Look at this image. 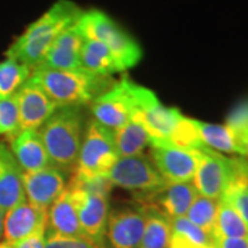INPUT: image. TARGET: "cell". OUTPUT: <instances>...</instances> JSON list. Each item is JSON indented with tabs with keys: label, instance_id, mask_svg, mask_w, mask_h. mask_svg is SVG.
Masks as SVG:
<instances>
[{
	"label": "cell",
	"instance_id": "1",
	"mask_svg": "<svg viewBox=\"0 0 248 248\" xmlns=\"http://www.w3.org/2000/svg\"><path fill=\"white\" fill-rule=\"evenodd\" d=\"M84 10L72 0H57L50 9L14 39L6 51V58L22 63L31 71L37 69L50 47L66 28L75 25Z\"/></svg>",
	"mask_w": 248,
	"mask_h": 248
},
{
	"label": "cell",
	"instance_id": "2",
	"mask_svg": "<svg viewBox=\"0 0 248 248\" xmlns=\"http://www.w3.org/2000/svg\"><path fill=\"white\" fill-rule=\"evenodd\" d=\"M29 80L43 90L58 108L90 105L115 83L112 78L94 76L81 69H35Z\"/></svg>",
	"mask_w": 248,
	"mask_h": 248
},
{
	"label": "cell",
	"instance_id": "3",
	"mask_svg": "<svg viewBox=\"0 0 248 248\" xmlns=\"http://www.w3.org/2000/svg\"><path fill=\"white\" fill-rule=\"evenodd\" d=\"M39 134L51 164L63 172L73 171L84 134V116L80 107L58 108Z\"/></svg>",
	"mask_w": 248,
	"mask_h": 248
},
{
	"label": "cell",
	"instance_id": "4",
	"mask_svg": "<svg viewBox=\"0 0 248 248\" xmlns=\"http://www.w3.org/2000/svg\"><path fill=\"white\" fill-rule=\"evenodd\" d=\"M244 181H248L246 157H229L208 148L200 149V161L193 178L199 195L219 200L231 186Z\"/></svg>",
	"mask_w": 248,
	"mask_h": 248
},
{
	"label": "cell",
	"instance_id": "5",
	"mask_svg": "<svg viewBox=\"0 0 248 248\" xmlns=\"http://www.w3.org/2000/svg\"><path fill=\"white\" fill-rule=\"evenodd\" d=\"M76 25L84 39H94L107 46L123 71L134 68L141 61V46L104 11H84Z\"/></svg>",
	"mask_w": 248,
	"mask_h": 248
},
{
	"label": "cell",
	"instance_id": "6",
	"mask_svg": "<svg viewBox=\"0 0 248 248\" xmlns=\"http://www.w3.org/2000/svg\"><path fill=\"white\" fill-rule=\"evenodd\" d=\"M119 160L115 135L97 120H90L83 134L79 157L73 169V177H107V174Z\"/></svg>",
	"mask_w": 248,
	"mask_h": 248
},
{
	"label": "cell",
	"instance_id": "7",
	"mask_svg": "<svg viewBox=\"0 0 248 248\" xmlns=\"http://www.w3.org/2000/svg\"><path fill=\"white\" fill-rule=\"evenodd\" d=\"M143 89L127 76L115 81L110 89L90 104L94 120L112 131L123 127L140 107Z\"/></svg>",
	"mask_w": 248,
	"mask_h": 248
},
{
	"label": "cell",
	"instance_id": "8",
	"mask_svg": "<svg viewBox=\"0 0 248 248\" xmlns=\"http://www.w3.org/2000/svg\"><path fill=\"white\" fill-rule=\"evenodd\" d=\"M113 186L133 192L135 197L153 195L169 185L151 160L143 155L131 157H119L107 174Z\"/></svg>",
	"mask_w": 248,
	"mask_h": 248
},
{
	"label": "cell",
	"instance_id": "9",
	"mask_svg": "<svg viewBox=\"0 0 248 248\" xmlns=\"http://www.w3.org/2000/svg\"><path fill=\"white\" fill-rule=\"evenodd\" d=\"M68 187L76 197L80 228L84 239L98 246H104L108 218L110 213L109 193L87 190L73 182H69Z\"/></svg>",
	"mask_w": 248,
	"mask_h": 248
},
{
	"label": "cell",
	"instance_id": "10",
	"mask_svg": "<svg viewBox=\"0 0 248 248\" xmlns=\"http://www.w3.org/2000/svg\"><path fill=\"white\" fill-rule=\"evenodd\" d=\"M151 161L167 184L193 182L200 151L182 149L169 143L151 146Z\"/></svg>",
	"mask_w": 248,
	"mask_h": 248
},
{
	"label": "cell",
	"instance_id": "11",
	"mask_svg": "<svg viewBox=\"0 0 248 248\" xmlns=\"http://www.w3.org/2000/svg\"><path fill=\"white\" fill-rule=\"evenodd\" d=\"M182 116L177 108L164 107L152 90L142 101L140 109L134 113V117L141 122L149 134L151 146L169 143L170 137Z\"/></svg>",
	"mask_w": 248,
	"mask_h": 248
},
{
	"label": "cell",
	"instance_id": "12",
	"mask_svg": "<svg viewBox=\"0 0 248 248\" xmlns=\"http://www.w3.org/2000/svg\"><path fill=\"white\" fill-rule=\"evenodd\" d=\"M145 229L141 205L122 207L109 213L105 240L110 248H140Z\"/></svg>",
	"mask_w": 248,
	"mask_h": 248
},
{
	"label": "cell",
	"instance_id": "13",
	"mask_svg": "<svg viewBox=\"0 0 248 248\" xmlns=\"http://www.w3.org/2000/svg\"><path fill=\"white\" fill-rule=\"evenodd\" d=\"M65 178L66 172L54 166L32 172H24L22 182L27 202L39 208L48 210L65 190Z\"/></svg>",
	"mask_w": 248,
	"mask_h": 248
},
{
	"label": "cell",
	"instance_id": "14",
	"mask_svg": "<svg viewBox=\"0 0 248 248\" xmlns=\"http://www.w3.org/2000/svg\"><path fill=\"white\" fill-rule=\"evenodd\" d=\"M16 97L19 110V131L39 130L58 109L51 98L29 79L16 93Z\"/></svg>",
	"mask_w": 248,
	"mask_h": 248
},
{
	"label": "cell",
	"instance_id": "15",
	"mask_svg": "<svg viewBox=\"0 0 248 248\" xmlns=\"http://www.w3.org/2000/svg\"><path fill=\"white\" fill-rule=\"evenodd\" d=\"M40 229H47V210L39 208L27 200L4 213L3 241L13 244L27 239Z\"/></svg>",
	"mask_w": 248,
	"mask_h": 248
},
{
	"label": "cell",
	"instance_id": "16",
	"mask_svg": "<svg viewBox=\"0 0 248 248\" xmlns=\"http://www.w3.org/2000/svg\"><path fill=\"white\" fill-rule=\"evenodd\" d=\"M199 196L193 182L186 184H169L164 189L153 195L135 197L137 203L152 205L167 215L170 219L185 217L187 210Z\"/></svg>",
	"mask_w": 248,
	"mask_h": 248
},
{
	"label": "cell",
	"instance_id": "17",
	"mask_svg": "<svg viewBox=\"0 0 248 248\" xmlns=\"http://www.w3.org/2000/svg\"><path fill=\"white\" fill-rule=\"evenodd\" d=\"M78 24V22H76ZM66 28L50 47L46 58L37 69L78 71L80 69V53L84 37L78 25Z\"/></svg>",
	"mask_w": 248,
	"mask_h": 248
},
{
	"label": "cell",
	"instance_id": "18",
	"mask_svg": "<svg viewBox=\"0 0 248 248\" xmlns=\"http://www.w3.org/2000/svg\"><path fill=\"white\" fill-rule=\"evenodd\" d=\"M10 151L24 172L53 166L39 130H22L10 138Z\"/></svg>",
	"mask_w": 248,
	"mask_h": 248
},
{
	"label": "cell",
	"instance_id": "19",
	"mask_svg": "<svg viewBox=\"0 0 248 248\" xmlns=\"http://www.w3.org/2000/svg\"><path fill=\"white\" fill-rule=\"evenodd\" d=\"M22 174L9 146L0 142V211L3 214L27 200Z\"/></svg>",
	"mask_w": 248,
	"mask_h": 248
},
{
	"label": "cell",
	"instance_id": "20",
	"mask_svg": "<svg viewBox=\"0 0 248 248\" xmlns=\"http://www.w3.org/2000/svg\"><path fill=\"white\" fill-rule=\"evenodd\" d=\"M47 231L68 237H84L80 228L76 197L68 186L47 210Z\"/></svg>",
	"mask_w": 248,
	"mask_h": 248
},
{
	"label": "cell",
	"instance_id": "21",
	"mask_svg": "<svg viewBox=\"0 0 248 248\" xmlns=\"http://www.w3.org/2000/svg\"><path fill=\"white\" fill-rule=\"evenodd\" d=\"M80 69L101 78H112V75L123 72L112 51L94 39H84L80 53Z\"/></svg>",
	"mask_w": 248,
	"mask_h": 248
},
{
	"label": "cell",
	"instance_id": "22",
	"mask_svg": "<svg viewBox=\"0 0 248 248\" xmlns=\"http://www.w3.org/2000/svg\"><path fill=\"white\" fill-rule=\"evenodd\" d=\"M119 157L141 156L143 151L151 146V138L145 127L137 117H131L123 127L113 131Z\"/></svg>",
	"mask_w": 248,
	"mask_h": 248
},
{
	"label": "cell",
	"instance_id": "23",
	"mask_svg": "<svg viewBox=\"0 0 248 248\" xmlns=\"http://www.w3.org/2000/svg\"><path fill=\"white\" fill-rule=\"evenodd\" d=\"M145 213V229L140 248H170L171 219L152 205H142Z\"/></svg>",
	"mask_w": 248,
	"mask_h": 248
},
{
	"label": "cell",
	"instance_id": "24",
	"mask_svg": "<svg viewBox=\"0 0 248 248\" xmlns=\"http://www.w3.org/2000/svg\"><path fill=\"white\" fill-rule=\"evenodd\" d=\"M196 125L204 148L219 153L239 155L234 137L225 124H213L196 120Z\"/></svg>",
	"mask_w": 248,
	"mask_h": 248
},
{
	"label": "cell",
	"instance_id": "25",
	"mask_svg": "<svg viewBox=\"0 0 248 248\" xmlns=\"http://www.w3.org/2000/svg\"><path fill=\"white\" fill-rule=\"evenodd\" d=\"M214 237H248L247 223L233 208V205L222 197L218 200V213Z\"/></svg>",
	"mask_w": 248,
	"mask_h": 248
},
{
	"label": "cell",
	"instance_id": "26",
	"mask_svg": "<svg viewBox=\"0 0 248 248\" xmlns=\"http://www.w3.org/2000/svg\"><path fill=\"white\" fill-rule=\"evenodd\" d=\"M31 73L28 66L9 58L0 62V99L14 95L27 83Z\"/></svg>",
	"mask_w": 248,
	"mask_h": 248
},
{
	"label": "cell",
	"instance_id": "27",
	"mask_svg": "<svg viewBox=\"0 0 248 248\" xmlns=\"http://www.w3.org/2000/svg\"><path fill=\"white\" fill-rule=\"evenodd\" d=\"M218 213V200L199 195L186 213V218L214 239Z\"/></svg>",
	"mask_w": 248,
	"mask_h": 248
},
{
	"label": "cell",
	"instance_id": "28",
	"mask_svg": "<svg viewBox=\"0 0 248 248\" xmlns=\"http://www.w3.org/2000/svg\"><path fill=\"white\" fill-rule=\"evenodd\" d=\"M234 137L239 156L248 160V99L239 104L231 112L225 124Z\"/></svg>",
	"mask_w": 248,
	"mask_h": 248
},
{
	"label": "cell",
	"instance_id": "29",
	"mask_svg": "<svg viewBox=\"0 0 248 248\" xmlns=\"http://www.w3.org/2000/svg\"><path fill=\"white\" fill-rule=\"evenodd\" d=\"M169 145L182 148V149H192V151H200L203 149V143L200 141L196 119H189L182 116L178 122L174 133L170 137Z\"/></svg>",
	"mask_w": 248,
	"mask_h": 248
},
{
	"label": "cell",
	"instance_id": "30",
	"mask_svg": "<svg viewBox=\"0 0 248 248\" xmlns=\"http://www.w3.org/2000/svg\"><path fill=\"white\" fill-rule=\"evenodd\" d=\"M19 133V110L16 94L0 99V135L14 137Z\"/></svg>",
	"mask_w": 248,
	"mask_h": 248
},
{
	"label": "cell",
	"instance_id": "31",
	"mask_svg": "<svg viewBox=\"0 0 248 248\" xmlns=\"http://www.w3.org/2000/svg\"><path fill=\"white\" fill-rule=\"evenodd\" d=\"M222 199L228 200L233 205V208L240 214L248 226V181L231 186L223 193Z\"/></svg>",
	"mask_w": 248,
	"mask_h": 248
},
{
	"label": "cell",
	"instance_id": "32",
	"mask_svg": "<svg viewBox=\"0 0 248 248\" xmlns=\"http://www.w3.org/2000/svg\"><path fill=\"white\" fill-rule=\"evenodd\" d=\"M45 248H105L84 237H68L46 231Z\"/></svg>",
	"mask_w": 248,
	"mask_h": 248
},
{
	"label": "cell",
	"instance_id": "33",
	"mask_svg": "<svg viewBox=\"0 0 248 248\" xmlns=\"http://www.w3.org/2000/svg\"><path fill=\"white\" fill-rule=\"evenodd\" d=\"M46 231L47 229H40L32 236H29L27 239L17 241L10 244L11 248H45V240H46Z\"/></svg>",
	"mask_w": 248,
	"mask_h": 248
},
{
	"label": "cell",
	"instance_id": "34",
	"mask_svg": "<svg viewBox=\"0 0 248 248\" xmlns=\"http://www.w3.org/2000/svg\"><path fill=\"white\" fill-rule=\"evenodd\" d=\"M215 248H248L247 239L240 237H214Z\"/></svg>",
	"mask_w": 248,
	"mask_h": 248
},
{
	"label": "cell",
	"instance_id": "35",
	"mask_svg": "<svg viewBox=\"0 0 248 248\" xmlns=\"http://www.w3.org/2000/svg\"><path fill=\"white\" fill-rule=\"evenodd\" d=\"M3 218H4V214L0 211V239L3 237Z\"/></svg>",
	"mask_w": 248,
	"mask_h": 248
},
{
	"label": "cell",
	"instance_id": "36",
	"mask_svg": "<svg viewBox=\"0 0 248 248\" xmlns=\"http://www.w3.org/2000/svg\"><path fill=\"white\" fill-rule=\"evenodd\" d=\"M0 248H11L7 241H0Z\"/></svg>",
	"mask_w": 248,
	"mask_h": 248
},
{
	"label": "cell",
	"instance_id": "37",
	"mask_svg": "<svg viewBox=\"0 0 248 248\" xmlns=\"http://www.w3.org/2000/svg\"><path fill=\"white\" fill-rule=\"evenodd\" d=\"M247 243H248V237H247Z\"/></svg>",
	"mask_w": 248,
	"mask_h": 248
},
{
	"label": "cell",
	"instance_id": "38",
	"mask_svg": "<svg viewBox=\"0 0 248 248\" xmlns=\"http://www.w3.org/2000/svg\"><path fill=\"white\" fill-rule=\"evenodd\" d=\"M214 248H215V247H214Z\"/></svg>",
	"mask_w": 248,
	"mask_h": 248
}]
</instances>
